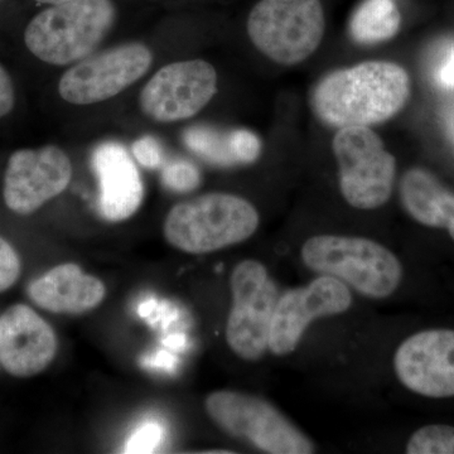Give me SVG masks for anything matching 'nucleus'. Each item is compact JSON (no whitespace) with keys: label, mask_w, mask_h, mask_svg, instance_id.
<instances>
[{"label":"nucleus","mask_w":454,"mask_h":454,"mask_svg":"<svg viewBox=\"0 0 454 454\" xmlns=\"http://www.w3.org/2000/svg\"><path fill=\"white\" fill-rule=\"evenodd\" d=\"M56 352L55 331L31 307L14 304L0 317V364L12 376L38 375Z\"/></svg>","instance_id":"4468645a"},{"label":"nucleus","mask_w":454,"mask_h":454,"mask_svg":"<svg viewBox=\"0 0 454 454\" xmlns=\"http://www.w3.org/2000/svg\"><path fill=\"white\" fill-rule=\"evenodd\" d=\"M29 298L42 309L59 315H82L100 306L106 284L73 262L57 265L28 286Z\"/></svg>","instance_id":"dca6fc26"},{"label":"nucleus","mask_w":454,"mask_h":454,"mask_svg":"<svg viewBox=\"0 0 454 454\" xmlns=\"http://www.w3.org/2000/svg\"><path fill=\"white\" fill-rule=\"evenodd\" d=\"M232 303L226 340L236 356L259 360L269 349V334L279 291L267 268L256 260L239 262L230 278Z\"/></svg>","instance_id":"6e6552de"},{"label":"nucleus","mask_w":454,"mask_h":454,"mask_svg":"<svg viewBox=\"0 0 454 454\" xmlns=\"http://www.w3.org/2000/svg\"><path fill=\"white\" fill-rule=\"evenodd\" d=\"M20 276V255L11 244L0 238V293L13 286Z\"/></svg>","instance_id":"b1692460"},{"label":"nucleus","mask_w":454,"mask_h":454,"mask_svg":"<svg viewBox=\"0 0 454 454\" xmlns=\"http://www.w3.org/2000/svg\"><path fill=\"white\" fill-rule=\"evenodd\" d=\"M162 182L176 192H190L199 186L201 175L195 164L184 160H173L163 167Z\"/></svg>","instance_id":"412c9836"},{"label":"nucleus","mask_w":454,"mask_h":454,"mask_svg":"<svg viewBox=\"0 0 454 454\" xmlns=\"http://www.w3.org/2000/svg\"><path fill=\"white\" fill-rule=\"evenodd\" d=\"M321 0H260L247 18V35L270 61L295 66L307 61L324 41Z\"/></svg>","instance_id":"39448f33"},{"label":"nucleus","mask_w":454,"mask_h":454,"mask_svg":"<svg viewBox=\"0 0 454 454\" xmlns=\"http://www.w3.org/2000/svg\"><path fill=\"white\" fill-rule=\"evenodd\" d=\"M16 103L14 86L7 71L0 66V118L8 115Z\"/></svg>","instance_id":"a878e982"},{"label":"nucleus","mask_w":454,"mask_h":454,"mask_svg":"<svg viewBox=\"0 0 454 454\" xmlns=\"http://www.w3.org/2000/svg\"><path fill=\"white\" fill-rule=\"evenodd\" d=\"M303 264L330 276L372 300H385L399 288L403 265L387 247L361 236L316 235L301 249Z\"/></svg>","instance_id":"f03ea898"},{"label":"nucleus","mask_w":454,"mask_h":454,"mask_svg":"<svg viewBox=\"0 0 454 454\" xmlns=\"http://www.w3.org/2000/svg\"><path fill=\"white\" fill-rule=\"evenodd\" d=\"M400 26L395 0H364L352 14L349 33L357 43L378 44L395 37Z\"/></svg>","instance_id":"a211bd4d"},{"label":"nucleus","mask_w":454,"mask_h":454,"mask_svg":"<svg viewBox=\"0 0 454 454\" xmlns=\"http://www.w3.org/2000/svg\"><path fill=\"white\" fill-rule=\"evenodd\" d=\"M260 223L255 206L243 197L214 192L177 203L164 221V238L193 255L219 252L252 238Z\"/></svg>","instance_id":"7ed1b4c3"},{"label":"nucleus","mask_w":454,"mask_h":454,"mask_svg":"<svg viewBox=\"0 0 454 454\" xmlns=\"http://www.w3.org/2000/svg\"><path fill=\"white\" fill-rule=\"evenodd\" d=\"M447 188L430 170H406L399 184L400 201L406 214L420 225L438 229V207Z\"/></svg>","instance_id":"f3484780"},{"label":"nucleus","mask_w":454,"mask_h":454,"mask_svg":"<svg viewBox=\"0 0 454 454\" xmlns=\"http://www.w3.org/2000/svg\"><path fill=\"white\" fill-rule=\"evenodd\" d=\"M153 53L139 42L92 53L66 71L59 83V97L74 106H92L121 94L142 79Z\"/></svg>","instance_id":"1a4fd4ad"},{"label":"nucleus","mask_w":454,"mask_h":454,"mask_svg":"<svg viewBox=\"0 0 454 454\" xmlns=\"http://www.w3.org/2000/svg\"><path fill=\"white\" fill-rule=\"evenodd\" d=\"M91 166L98 184V212L110 223L130 219L145 196L142 177L121 143L104 142L94 149Z\"/></svg>","instance_id":"2eb2a0df"},{"label":"nucleus","mask_w":454,"mask_h":454,"mask_svg":"<svg viewBox=\"0 0 454 454\" xmlns=\"http://www.w3.org/2000/svg\"><path fill=\"white\" fill-rule=\"evenodd\" d=\"M394 370L406 389L420 396H454V330L437 328L403 340L394 355Z\"/></svg>","instance_id":"ddd939ff"},{"label":"nucleus","mask_w":454,"mask_h":454,"mask_svg":"<svg viewBox=\"0 0 454 454\" xmlns=\"http://www.w3.org/2000/svg\"><path fill=\"white\" fill-rule=\"evenodd\" d=\"M351 304L348 286L330 276H319L307 286L289 289L278 300L269 334V349L276 356H288L300 345L313 321L342 315Z\"/></svg>","instance_id":"9b49d317"},{"label":"nucleus","mask_w":454,"mask_h":454,"mask_svg":"<svg viewBox=\"0 0 454 454\" xmlns=\"http://www.w3.org/2000/svg\"><path fill=\"white\" fill-rule=\"evenodd\" d=\"M206 413L230 437L243 439L270 454L315 453V444L268 400L240 393L214 391L205 400Z\"/></svg>","instance_id":"423d86ee"},{"label":"nucleus","mask_w":454,"mask_h":454,"mask_svg":"<svg viewBox=\"0 0 454 454\" xmlns=\"http://www.w3.org/2000/svg\"><path fill=\"white\" fill-rule=\"evenodd\" d=\"M184 140L193 153L216 166H235L236 160L230 148L229 134L210 127H191Z\"/></svg>","instance_id":"6ab92c4d"},{"label":"nucleus","mask_w":454,"mask_h":454,"mask_svg":"<svg viewBox=\"0 0 454 454\" xmlns=\"http://www.w3.org/2000/svg\"><path fill=\"white\" fill-rule=\"evenodd\" d=\"M115 14L112 0H71L51 5L27 26V49L50 65L82 61L106 40Z\"/></svg>","instance_id":"20e7f679"},{"label":"nucleus","mask_w":454,"mask_h":454,"mask_svg":"<svg viewBox=\"0 0 454 454\" xmlns=\"http://www.w3.org/2000/svg\"><path fill=\"white\" fill-rule=\"evenodd\" d=\"M408 454H454V427L430 424L415 430L406 443Z\"/></svg>","instance_id":"aec40b11"},{"label":"nucleus","mask_w":454,"mask_h":454,"mask_svg":"<svg viewBox=\"0 0 454 454\" xmlns=\"http://www.w3.org/2000/svg\"><path fill=\"white\" fill-rule=\"evenodd\" d=\"M217 73L205 59L173 62L143 88L139 106L152 121H186L201 112L217 92Z\"/></svg>","instance_id":"9d476101"},{"label":"nucleus","mask_w":454,"mask_h":454,"mask_svg":"<svg viewBox=\"0 0 454 454\" xmlns=\"http://www.w3.org/2000/svg\"><path fill=\"white\" fill-rule=\"evenodd\" d=\"M163 428L160 424L149 422L137 429L125 444V453H152L163 441Z\"/></svg>","instance_id":"5701e85b"},{"label":"nucleus","mask_w":454,"mask_h":454,"mask_svg":"<svg viewBox=\"0 0 454 454\" xmlns=\"http://www.w3.org/2000/svg\"><path fill=\"white\" fill-rule=\"evenodd\" d=\"M35 2L40 3V4H61V3L71 2V0H35Z\"/></svg>","instance_id":"cd10ccee"},{"label":"nucleus","mask_w":454,"mask_h":454,"mask_svg":"<svg viewBox=\"0 0 454 454\" xmlns=\"http://www.w3.org/2000/svg\"><path fill=\"white\" fill-rule=\"evenodd\" d=\"M333 151L345 201L364 211L387 205L395 184L396 160L380 136L369 127L342 128L334 134Z\"/></svg>","instance_id":"0eeeda50"},{"label":"nucleus","mask_w":454,"mask_h":454,"mask_svg":"<svg viewBox=\"0 0 454 454\" xmlns=\"http://www.w3.org/2000/svg\"><path fill=\"white\" fill-rule=\"evenodd\" d=\"M411 95L408 71L375 59L325 74L310 92L309 106L322 124L334 129L372 128L402 112Z\"/></svg>","instance_id":"f257e3e1"},{"label":"nucleus","mask_w":454,"mask_h":454,"mask_svg":"<svg viewBox=\"0 0 454 454\" xmlns=\"http://www.w3.org/2000/svg\"><path fill=\"white\" fill-rule=\"evenodd\" d=\"M131 153L145 168H160L166 160L162 145L152 136H145L136 140L131 145Z\"/></svg>","instance_id":"393cba45"},{"label":"nucleus","mask_w":454,"mask_h":454,"mask_svg":"<svg viewBox=\"0 0 454 454\" xmlns=\"http://www.w3.org/2000/svg\"><path fill=\"white\" fill-rule=\"evenodd\" d=\"M438 80L446 88H454V49L444 59L441 70L438 73Z\"/></svg>","instance_id":"bb28decb"},{"label":"nucleus","mask_w":454,"mask_h":454,"mask_svg":"<svg viewBox=\"0 0 454 454\" xmlns=\"http://www.w3.org/2000/svg\"><path fill=\"white\" fill-rule=\"evenodd\" d=\"M229 138L230 148L238 164L254 163L262 154V140L253 131L234 130L229 133Z\"/></svg>","instance_id":"4be33fe9"},{"label":"nucleus","mask_w":454,"mask_h":454,"mask_svg":"<svg viewBox=\"0 0 454 454\" xmlns=\"http://www.w3.org/2000/svg\"><path fill=\"white\" fill-rule=\"evenodd\" d=\"M73 178L68 155L56 145L20 149L8 160L4 201L18 215H31L61 195Z\"/></svg>","instance_id":"f8f14e48"}]
</instances>
